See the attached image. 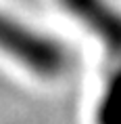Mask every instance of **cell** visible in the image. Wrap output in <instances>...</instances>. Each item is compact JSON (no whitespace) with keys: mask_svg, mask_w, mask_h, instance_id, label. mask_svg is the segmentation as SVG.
<instances>
[{"mask_svg":"<svg viewBox=\"0 0 121 124\" xmlns=\"http://www.w3.org/2000/svg\"><path fill=\"white\" fill-rule=\"evenodd\" d=\"M0 51L42 78H58L71 67V53L63 42L36 32L4 13H0Z\"/></svg>","mask_w":121,"mask_h":124,"instance_id":"cell-1","label":"cell"},{"mask_svg":"<svg viewBox=\"0 0 121 124\" xmlns=\"http://www.w3.org/2000/svg\"><path fill=\"white\" fill-rule=\"evenodd\" d=\"M61 7L98 36L108 55L121 57V11L107 0H58Z\"/></svg>","mask_w":121,"mask_h":124,"instance_id":"cell-2","label":"cell"},{"mask_svg":"<svg viewBox=\"0 0 121 124\" xmlns=\"http://www.w3.org/2000/svg\"><path fill=\"white\" fill-rule=\"evenodd\" d=\"M96 124H121V65L104 84L96 105Z\"/></svg>","mask_w":121,"mask_h":124,"instance_id":"cell-3","label":"cell"}]
</instances>
